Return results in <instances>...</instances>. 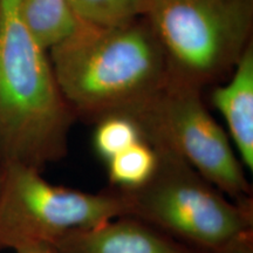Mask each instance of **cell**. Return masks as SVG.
Here are the masks:
<instances>
[{
    "label": "cell",
    "mask_w": 253,
    "mask_h": 253,
    "mask_svg": "<svg viewBox=\"0 0 253 253\" xmlns=\"http://www.w3.org/2000/svg\"><path fill=\"white\" fill-rule=\"evenodd\" d=\"M153 144L158 154L154 175L138 189L119 190L128 216L209 253L253 235V201H232L175 151Z\"/></svg>",
    "instance_id": "cell-3"
},
{
    "label": "cell",
    "mask_w": 253,
    "mask_h": 253,
    "mask_svg": "<svg viewBox=\"0 0 253 253\" xmlns=\"http://www.w3.org/2000/svg\"><path fill=\"white\" fill-rule=\"evenodd\" d=\"M53 245L59 253H209L183 244L131 216L73 231Z\"/></svg>",
    "instance_id": "cell-7"
},
{
    "label": "cell",
    "mask_w": 253,
    "mask_h": 253,
    "mask_svg": "<svg viewBox=\"0 0 253 253\" xmlns=\"http://www.w3.org/2000/svg\"><path fill=\"white\" fill-rule=\"evenodd\" d=\"M75 121L48 52L24 26L17 0H0V167L42 170L61 161Z\"/></svg>",
    "instance_id": "cell-2"
},
{
    "label": "cell",
    "mask_w": 253,
    "mask_h": 253,
    "mask_svg": "<svg viewBox=\"0 0 253 253\" xmlns=\"http://www.w3.org/2000/svg\"><path fill=\"white\" fill-rule=\"evenodd\" d=\"M77 120L143 106L170 81L166 55L145 15L112 26L86 25L48 52Z\"/></svg>",
    "instance_id": "cell-1"
},
{
    "label": "cell",
    "mask_w": 253,
    "mask_h": 253,
    "mask_svg": "<svg viewBox=\"0 0 253 253\" xmlns=\"http://www.w3.org/2000/svg\"><path fill=\"white\" fill-rule=\"evenodd\" d=\"M84 24L112 26L143 15L148 0H69Z\"/></svg>",
    "instance_id": "cell-12"
},
{
    "label": "cell",
    "mask_w": 253,
    "mask_h": 253,
    "mask_svg": "<svg viewBox=\"0 0 253 253\" xmlns=\"http://www.w3.org/2000/svg\"><path fill=\"white\" fill-rule=\"evenodd\" d=\"M13 251L14 253H59L55 246L48 243H28L18 246Z\"/></svg>",
    "instance_id": "cell-14"
},
{
    "label": "cell",
    "mask_w": 253,
    "mask_h": 253,
    "mask_svg": "<svg viewBox=\"0 0 253 253\" xmlns=\"http://www.w3.org/2000/svg\"><path fill=\"white\" fill-rule=\"evenodd\" d=\"M126 114L140 123L148 141L175 151L226 197L238 203L253 201L244 166L201 89L170 80L153 99Z\"/></svg>",
    "instance_id": "cell-6"
},
{
    "label": "cell",
    "mask_w": 253,
    "mask_h": 253,
    "mask_svg": "<svg viewBox=\"0 0 253 253\" xmlns=\"http://www.w3.org/2000/svg\"><path fill=\"white\" fill-rule=\"evenodd\" d=\"M156 147L145 138L106 162L110 188L135 190L145 184L157 168Z\"/></svg>",
    "instance_id": "cell-10"
},
{
    "label": "cell",
    "mask_w": 253,
    "mask_h": 253,
    "mask_svg": "<svg viewBox=\"0 0 253 253\" xmlns=\"http://www.w3.org/2000/svg\"><path fill=\"white\" fill-rule=\"evenodd\" d=\"M144 15L170 80L201 90L232 72L252 42L253 0H148Z\"/></svg>",
    "instance_id": "cell-4"
},
{
    "label": "cell",
    "mask_w": 253,
    "mask_h": 253,
    "mask_svg": "<svg viewBox=\"0 0 253 253\" xmlns=\"http://www.w3.org/2000/svg\"><path fill=\"white\" fill-rule=\"evenodd\" d=\"M17 4L24 26L47 52L71 39L87 25L69 0H17Z\"/></svg>",
    "instance_id": "cell-9"
},
{
    "label": "cell",
    "mask_w": 253,
    "mask_h": 253,
    "mask_svg": "<svg viewBox=\"0 0 253 253\" xmlns=\"http://www.w3.org/2000/svg\"><path fill=\"white\" fill-rule=\"evenodd\" d=\"M213 253H253V235L246 236Z\"/></svg>",
    "instance_id": "cell-13"
},
{
    "label": "cell",
    "mask_w": 253,
    "mask_h": 253,
    "mask_svg": "<svg viewBox=\"0 0 253 253\" xmlns=\"http://www.w3.org/2000/svg\"><path fill=\"white\" fill-rule=\"evenodd\" d=\"M211 102L221 114L240 162L253 170V42L246 47L230 80L213 88Z\"/></svg>",
    "instance_id": "cell-8"
},
{
    "label": "cell",
    "mask_w": 253,
    "mask_h": 253,
    "mask_svg": "<svg viewBox=\"0 0 253 253\" xmlns=\"http://www.w3.org/2000/svg\"><path fill=\"white\" fill-rule=\"evenodd\" d=\"M1 181H2V170H1V167H0V189H1Z\"/></svg>",
    "instance_id": "cell-15"
},
{
    "label": "cell",
    "mask_w": 253,
    "mask_h": 253,
    "mask_svg": "<svg viewBox=\"0 0 253 253\" xmlns=\"http://www.w3.org/2000/svg\"><path fill=\"white\" fill-rule=\"evenodd\" d=\"M0 250L28 243L55 244L73 231L128 216L119 190L86 192L46 181L42 170L24 164L1 167Z\"/></svg>",
    "instance_id": "cell-5"
},
{
    "label": "cell",
    "mask_w": 253,
    "mask_h": 253,
    "mask_svg": "<svg viewBox=\"0 0 253 253\" xmlns=\"http://www.w3.org/2000/svg\"><path fill=\"white\" fill-rule=\"evenodd\" d=\"M143 138L140 123L129 114H109L95 122L93 147L104 163Z\"/></svg>",
    "instance_id": "cell-11"
}]
</instances>
